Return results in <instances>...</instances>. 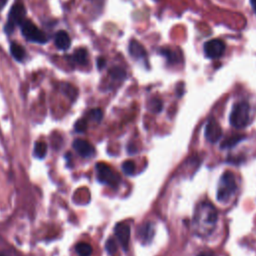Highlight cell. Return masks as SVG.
Masks as SVG:
<instances>
[{"instance_id":"30","label":"cell","mask_w":256,"mask_h":256,"mask_svg":"<svg viewBox=\"0 0 256 256\" xmlns=\"http://www.w3.org/2000/svg\"><path fill=\"white\" fill-rule=\"evenodd\" d=\"M198 256H215L214 254H211V253H201L199 254Z\"/></svg>"},{"instance_id":"14","label":"cell","mask_w":256,"mask_h":256,"mask_svg":"<svg viewBox=\"0 0 256 256\" xmlns=\"http://www.w3.org/2000/svg\"><path fill=\"white\" fill-rule=\"evenodd\" d=\"M10 53L13 56V58L19 62L23 61L25 58V55H26L24 48L16 42H12L10 44Z\"/></svg>"},{"instance_id":"3","label":"cell","mask_w":256,"mask_h":256,"mask_svg":"<svg viewBox=\"0 0 256 256\" xmlns=\"http://www.w3.org/2000/svg\"><path fill=\"white\" fill-rule=\"evenodd\" d=\"M236 179L232 172L226 171L220 177L217 189V200L226 202L236 191Z\"/></svg>"},{"instance_id":"19","label":"cell","mask_w":256,"mask_h":256,"mask_svg":"<svg viewBox=\"0 0 256 256\" xmlns=\"http://www.w3.org/2000/svg\"><path fill=\"white\" fill-rule=\"evenodd\" d=\"M109 75L114 80H123L126 77V72L121 67H113L109 70Z\"/></svg>"},{"instance_id":"27","label":"cell","mask_w":256,"mask_h":256,"mask_svg":"<svg viewBox=\"0 0 256 256\" xmlns=\"http://www.w3.org/2000/svg\"><path fill=\"white\" fill-rule=\"evenodd\" d=\"M105 64H106V60H105L104 58L99 57V58L97 59V67H98V69L104 68V67H105Z\"/></svg>"},{"instance_id":"26","label":"cell","mask_w":256,"mask_h":256,"mask_svg":"<svg viewBox=\"0 0 256 256\" xmlns=\"http://www.w3.org/2000/svg\"><path fill=\"white\" fill-rule=\"evenodd\" d=\"M75 131L78 133H83L87 129V121L85 119H80L75 123Z\"/></svg>"},{"instance_id":"1","label":"cell","mask_w":256,"mask_h":256,"mask_svg":"<svg viewBox=\"0 0 256 256\" xmlns=\"http://www.w3.org/2000/svg\"><path fill=\"white\" fill-rule=\"evenodd\" d=\"M218 219L216 208L208 201L200 202L194 211L193 230L199 237L209 236L215 229Z\"/></svg>"},{"instance_id":"4","label":"cell","mask_w":256,"mask_h":256,"mask_svg":"<svg viewBox=\"0 0 256 256\" xmlns=\"http://www.w3.org/2000/svg\"><path fill=\"white\" fill-rule=\"evenodd\" d=\"M26 15V8L21 0H16L13 5L11 6V9L9 11L8 20L5 25V32L7 34H11L14 30V28L17 25H20L23 20H25Z\"/></svg>"},{"instance_id":"15","label":"cell","mask_w":256,"mask_h":256,"mask_svg":"<svg viewBox=\"0 0 256 256\" xmlns=\"http://www.w3.org/2000/svg\"><path fill=\"white\" fill-rule=\"evenodd\" d=\"M72 60L79 65H86L88 62V53L85 48H79L74 51L71 56Z\"/></svg>"},{"instance_id":"11","label":"cell","mask_w":256,"mask_h":256,"mask_svg":"<svg viewBox=\"0 0 256 256\" xmlns=\"http://www.w3.org/2000/svg\"><path fill=\"white\" fill-rule=\"evenodd\" d=\"M154 225L152 222H146L139 226L137 236L142 243H150L154 237Z\"/></svg>"},{"instance_id":"8","label":"cell","mask_w":256,"mask_h":256,"mask_svg":"<svg viewBox=\"0 0 256 256\" xmlns=\"http://www.w3.org/2000/svg\"><path fill=\"white\" fill-rule=\"evenodd\" d=\"M204 134L206 140L210 143H216L220 139L222 135V129L219 123L216 121V119L211 118L208 120L205 126Z\"/></svg>"},{"instance_id":"29","label":"cell","mask_w":256,"mask_h":256,"mask_svg":"<svg viewBox=\"0 0 256 256\" xmlns=\"http://www.w3.org/2000/svg\"><path fill=\"white\" fill-rule=\"evenodd\" d=\"M7 0H0V10H2V8L5 6Z\"/></svg>"},{"instance_id":"22","label":"cell","mask_w":256,"mask_h":256,"mask_svg":"<svg viewBox=\"0 0 256 256\" xmlns=\"http://www.w3.org/2000/svg\"><path fill=\"white\" fill-rule=\"evenodd\" d=\"M136 165L132 160H126L122 164V170L127 175H132L135 172Z\"/></svg>"},{"instance_id":"20","label":"cell","mask_w":256,"mask_h":256,"mask_svg":"<svg viewBox=\"0 0 256 256\" xmlns=\"http://www.w3.org/2000/svg\"><path fill=\"white\" fill-rule=\"evenodd\" d=\"M160 53L163 55V56H165V58L167 59V61H168V63H177L178 61H179V57H178V55L174 52V51H172V50H169V49H162L161 51H160Z\"/></svg>"},{"instance_id":"18","label":"cell","mask_w":256,"mask_h":256,"mask_svg":"<svg viewBox=\"0 0 256 256\" xmlns=\"http://www.w3.org/2000/svg\"><path fill=\"white\" fill-rule=\"evenodd\" d=\"M47 153V145L45 142H42V141H38L35 143V146H34V155L37 157V158H44L45 155Z\"/></svg>"},{"instance_id":"28","label":"cell","mask_w":256,"mask_h":256,"mask_svg":"<svg viewBox=\"0 0 256 256\" xmlns=\"http://www.w3.org/2000/svg\"><path fill=\"white\" fill-rule=\"evenodd\" d=\"M250 4L252 6V9L254 10V12L256 13V0H250Z\"/></svg>"},{"instance_id":"5","label":"cell","mask_w":256,"mask_h":256,"mask_svg":"<svg viewBox=\"0 0 256 256\" xmlns=\"http://www.w3.org/2000/svg\"><path fill=\"white\" fill-rule=\"evenodd\" d=\"M22 35L30 42L44 44L48 41V37L43 31H41L31 20L25 19L19 25Z\"/></svg>"},{"instance_id":"7","label":"cell","mask_w":256,"mask_h":256,"mask_svg":"<svg viewBox=\"0 0 256 256\" xmlns=\"http://www.w3.org/2000/svg\"><path fill=\"white\" fill-rule=\"evenodd\" d=\"M204 53L207 58L217 59L222 57L226 50V45L221 39H212L204 43Z\"/></svg>"},{"instance_id":"17","label":"cell","mask_w":256,"mask_h":256,"mask_svg":"<svg viewBox=\"0 0 256 256\" xmlns=\"http://www.w3.org/2000/svg\"><path fill=\"white\" fill-rule=\"evenodd\" d=\"M75 250L79 256H90L92 254V246L86 242H79L75 246Z\"/></svg>"},{"instance_id":"16","label":"cell","mask_w":256,"mask_h":256,"mask_svg":"<svg viewBox=\"0 0 256 256\" xmlns=\"http://www.w3.org/2000/svg\"><path fill=\"white\" fill-rule=\"evenodd\" d=\"M244 138V135H241V134H236V135H232L228 138H226L222 144H221V147L224 149V148H231L233 146H235L236 144H238L241 140H243Z\"/></svg>"},{"instance_id":"9","label":"cell","mask_w":256,"mask_h":256,"mask_svg":"<svg viewBox=\"0 0 256 256\" xmlns=\"http://www.w3.org/2000/svg\"><path fill=\"white\" fill-rule=\"evenodd\" d=\"M114 233L123 248L124 251H127L128 245H129V239H130V228L126 223H118L116 224L114 228Z\"/></svg>"},{"instance_id":"21","label":"cell","mask_w":256,"mask_h":256,"mask_svg":"<svg viewBox=\"0 0 256 256\" xmlns=\"http://www.w3.org/2000/svg\"><path fill=\"white\" fill-rule=\"evenodd\" d=\"M148 109L153 113H158L162 109V101L158 98H152L148 102Z\"/></svg>"},{"instance_id":"13","label":"cell","mask_w":256,"mask_h":256,"mask_svg":"<svg viewBox=\"0 0 256 256\" xmlns=\"http://www.w3.org/2000/svg\"><path fill=\"white\" fill-rule=\"evenodd\" d=\"M54 42H55L56 47L60 50H67L71 45L70 36L64 30H60L55 34Z\"/></svg>"},{"instance_id":"23","label":"cell","mask_w":256,"mask_h":256,"mask_svg":"<svg viewBox=\"0 0 256 256\" xmlns=\"http://www.w3.org/2000/svg\"><path fill=\"white\" fill-rule=\"evenodd\" d=\"M105 249L106 251L110 254V255H114L117 251V245H116V242L113 238H109L107 241H106V244H105Z\"/></svg>"},{"instance_id":"24","label":"cell","mask_w":256,"mask_h":256,"mask_svg":"<svg viewBox=\"0 0 256 256\" xmlns=\"http://www.w3.org/2000/svg\"><path fill=\"white\" fill-rule=\"evenodd\" d=\"M89 117L95 121V122H100L102 117H103V112L101 109L99 108H95V109H92L90 112H89Z\"/></svg>"},{"instance_id":"31","label":"cell","mask_w":256,"mask_h":256,"mask_svg":"<svg viewBox=\"0 0 256 256\" xmlns=\"http://www.w3.org/2000/svg\"><path fill=\"white\" fill-rule=\"evenodd\" d=\"M0 256H8V255L5 253H0Z\"/></svg>"},{"instance_id":"25","label":"cell","mask_w":256,"mask_h":256,"mask_svg":"<svg viewBox=\"0 0 256 256\" xmlns=\"http://www.w3.org/2000/svg\"><path fill=\"white\" fill-rule=\"evenodd\" d=\"M64 89H63V91H64V93L68 96V97H70L71 99H75L76 98V96H77V90L73 87V86H71V85H69V84H64V87H63Z\"/></svg>"},{"instance_id":"12","label":"cell","mask_w":256,"mask_h":256,"mask_svg":"<svg viewBox=\"0 0 256 256\" xmlns=\"http://www.w3.org/2000/svg\"><path fill=\"white\" fill-rule=\"evenodd\" d=\"M128 51H129L130 56L136 60H146V58H147L146 50L144 49L142 44H140L135 39L130 40L129 46H128Z\"/></svg>"},{"instance_id":"2","label":"cell","mask_w":256,"mask_h":256,"mask_svg":"<svg viewBox=\"0 0 256 256\" xmlns=\"http://www.w3.org/2000/svg\"><path fill=\"white\" fill-rule=\"evenodd\" d=\"M230 124L236 129L246 127L250 121V106L245 101H239L232 107L230 116Z\"/></svg>"},{"instance_id":"10","label":"cell","mask_w":256,"mask_h":256,"mask_svg":"<svg viewBox=\"0 0 256 256\" xmlns=\"http://www.w3.org/2000/svg\"><path fill=\"white\" fill-rule=\"evenodd\" d=\"M73 148L83 158L92 157L95 153V150L92 144L84 139H76L73 142Z\"/></svg>"},{"instance_id":"6","label":"cell","mask_w":256,"mask_h":256,"mask_svg":"<svg viewBox=\"0 0 256 256\" xmlns=\"http://www.w3.org/2000/svg\"><path fill=\"white\" fill-rule=\"evenodd\" d=\"M96 175L99 182L109 185L113 188L118 187L120 184L121 178L119 174H117L110 166L105 163L99 162L96 164Z\"/></svg>"}]
</instances>
